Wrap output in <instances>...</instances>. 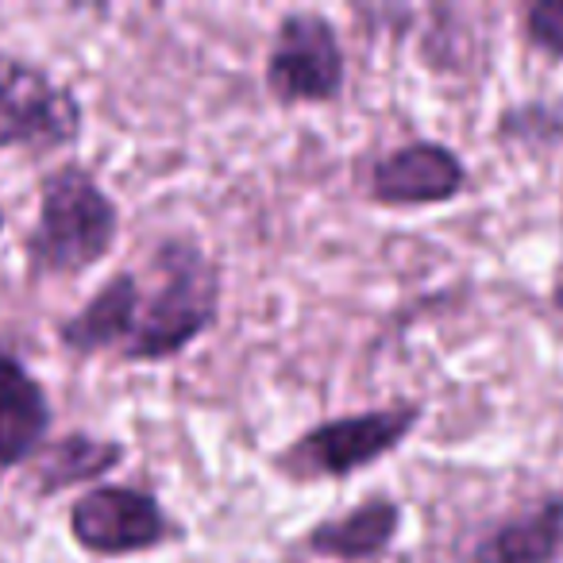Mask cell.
<instances>
[{"mask_svg": "<svg viewBox=\"0 0 563 563\" xmlns=\"http://www.w3.org/2000/svg\"><path fill=\"white\" fill-rule=\"evenodd\" d=\"M467 181L471 174L460 151L437 140H413L375 158L367 178V197L371 205L390 212L437 209V205L460 201L467 194Z\"/></svg>", "mask_w": 563, "mask_h": 563, "instance_id": "52a82bcc", "label": "cell"}, {"mask_svg": "<svg viewBox=\"0 0 563 563\" xmlns=\"http://www.w3.org/2000/svg\"><path fill=\"white\" fill-rule=\"evenodd\" d=\"M563 552V494L494 521L471 544L467 563H555Z\"/></svg>", "mask_w": 563, "mask_h": 563, "instance_id": "9c48e42d", "label": "cell"}, {"mask_svg": "<svg viewBox=\"0 0 563 563\" xmlns=\"http://www.w3.org/2000/svg\"><path fill=\"white\" fill-rule=\"evenodd\" d=\"M117 240L120 209L86 166L66 163L43 178L40 220L24 243L35 278H78L104 263Z\"/></svg>", "mask_w": 563, "mask_h": 563, "instance_id": "7a4b0ae2", "label": "cell"}, {"mask_svg": "<svg viewBox=\"0 0 563 563\" xmlns=\"http://www.w3.org/2000/svg\"><path fill=\"white\" fill-rule=\"evenodd\" d=\"M124 463V444L109 437H93V432H66L63 440L43 448L40 463V494L51 498L58 490H70V486H86L93 478L109 475Z\"/></svg>", "mask_w": 563, "mask_h": 563, "instance_id": "7c38bea8", "label": "cell"}, {"mask_svg": "<svg viewBox=\"0 0 563 563\" xmlns=\"http://www.w3.org/2000/svg\"><path fill=\"white\" fill-rule=\"evenodd\" d=\"M552 306H555V309H560V313H563V271L555 274V286H552Z\"/></svg>", "mask_w": 563, "mask_h": 563, "instance_id": "9a60e30c", "label": "cell"}, {"mask_svg": "<svg viewBox=\"0 0 563 563\" xmlns=\"http://www.w3.org/2000/svg\"><path fill=\"white\" fill-rule=\"evenodd\" d=\"M347 86V58L340 27L324 12L294 9L274 24L263 63V89L282 109L336 104Z\"/></svg>", "mask_w": 563, "mask_h": 563, "instance_id": "277c9868", "label": "cell"}, {"mask_svg": "<svg viewBox=\"0 0 563 563\" xmlns=\"http://www.w3.org/2000/svg\"><path fill=\"white\" fill-rule=\"evenodd\" d=\"M51 432L47 390L27 375L16 355L0 352V467H20Z\"/></svg>", "mask_w": 563, "mask_h": 563, "instance_id": "8fae6325", "label": "cell"}, {"mask_svg": "<svg viewBox=\"0 0 563 563\" xmlns=\"http://www.w3.org/2000/svg\"><path fill=\"white\" fill-rule=\"evenodd\" d=\"M70 537L81 552L124 560L186 537V525L143 486H89L70 506Z\"/></svg>", "mask_w": 563, "mask_h": 563, "instance_id": "5b68a950", "label": "cell"}, {"mask_svg": "<svg viewBox=\"0 0 563 563\" xmlns=\"http://www.w3.org/2000/svg\"><path fill=\"white\" fill-rule=\"evenodd\" d=\"M401 529H406V506L394 494L375 490L363 501H355L344 514L321 517L309 525L301 537V548L309 555L336 563H371L383 560L394 544H398Z\"/></svg>", "mask_w": 563, "mask_h": 563, "instance_id": "ba28073f", "label": "cell"}, {"mask_svg": "<svg viewBox=\"0 0 563 563\" xmlns=\"http://www.w3.org/2000/svg\"><path fill=\"white\" fill-rule=\"evenodd\" d=\"M521 32L532 51L563 63V0H532L521 12Z\"/></svg>", "mask_w": 563, "mask_h": 563, "instance_id": "5bb4252c", "label": "cell"}, {"mask_svg": "<svg viewBox=\"0 0 563 563\" xmlns=\"http://www.w3.org/2000/svg\"><path fill=\"white\" fill-rule=\"evenodd\" d=\"M498 143L509 147H560L563 143V109L544 101H521L498 117Z\"/></svg>", "mask_w": 563, "mask_h": 563, "instance_id": "4fadbf2b", "label": "cell"}, {"mask_svg": "<svg viewBox=\"0 0 563 563\" xmlns=\"http://www.w3.org/2000/svg\"><path fill=\"white\" fill-rule=\"evenodd\" d=\"M81 101L70 86H58L47 70L0 51V151H51L81 140Z\"/></svg>", "mask_w": 563, "mask_h": 563, "instance_id": "8992f818", "label": "cell"}, {"mask_svg": "<svg viewBox=\"0 0 563 563\" xmlns=\"http://www.w3.org/2000/svg\"><path fill=\"white\" fill-rule=\"evenodd\" d=\"M424 421V401L398 398L390 406L355 409L329 421L309 424L301 437L274 455L282 475L313 483V478H352L394 455Z\"/></svg>", "mask_w": 563, "mask_h": 563, "instance_id": "3957f363", "label": "cell"}, {"mask_svg": "<svg viewBox=\"0 0 563 563\" xmlns=\"http://www.w3.org/2000/svg\"><path fill=\"white\" fill-rule=\"evenodd\" d=\"M155 286H143L140 313L128 344L120 347L124 363H166L209 336L220 321L224 278L209 251L189 235H170L151 255Z\"/></svg>", "mask_w": 563, "mask_h": 563, "instance_id": "6da1fadb", "label": "cell"}, {"mask_svg": "<svg viewBox=\"0 0 563 563\" xmlns=\"http://www.w3.org/2000/svg\"><path fill=\"white\" fill-rule=\"evenodd\" d=\"M143 282L135 271H117L74 317L58 324V340L74 355H101L124 347L140 313Z\"/></svg>", "mask_w": 563, "mask_h": 563, "instance_id": "30bf717a", "label": "cell"}, {"mask_svg": "<svg viewBox=\"0 0 563 563\" xmlns=\"http://www.w3.org/2000/svg\"><path fill=\"white\" fill-rule=\"evenodd\" d=\"M0 232H4V212H0Z\"/></svg>", "mask_w": 563, "mask_h": 563, "instance_id": "2e32d148", "label": "cell"}]
</instances>
